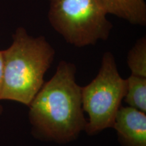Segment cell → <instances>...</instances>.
I'll use <instances>...</instances> for the list:
<instances>
[{
	"instance_id": "3",
	"label": "cell",
	"mask_w": 146,
	"mask_h": 146,
	"mask_svg": "<svg viewBox=\"0 0 146 146\" xmlns=\"http://www.w3.org/2000/svg\"><path fill=\"white\" fill-rule=\"evenodd\" d=\"M48 18L69 44L78 47L108 39L112 29L102 0H49Z\"/></svg>"
},
{
	"instance_id": "7",
	"label": "cell",
	"mask_w": 146,
	"mask_h": 146,
	"mask_svg": "<svg viewBox=\"0 0 146 146\" xmlns=\"http://www.w3.org/2000/svg\"><path fill=\"white\" fill-rule=\"evenodd\" d=\"M127 83L124 100L128 106L146 113V77L131 74L127 78Z\"/></svg>"
},
{
	"instance_id": "6",
	"label": "cell",
	"mask_w": 146,
	"mask_h": 146,
	"mask_svg": "<svg viewBox=\"0 0 146 146\" xmlns=\"http://www.w3.org/2000/svg\"><path fill=\"white\" fill-rule=\"evenodd\" d=\"M108 14L123 18L131 24L145 26L146 3L145 0H102Z\"/></svg>"
},
{
	"instance_id": "2",
	"label": "cell",
	"mask_w": 146,
	"mask_h": 146,
	"mask_svg": "<svg viewBox=\"0 0 146 146\" xmlns=\"http://www.w3.org/2000/svg\"><path fill=\"white\" fill-rule=\"evenodd\" d=\"M10 47L3 50V85L1 100L29 106L44 84L55 50L43 36L34 37L19 27Z\"/></svg>"
},
{
	"instance_id": "8",
	"label": "cell",
	"mask_w": 146,
	"mask_h": 146,
	"mask_svg": "<svg viewBox=\"0 0 146 146\" xmlns=\"http://www.w3.org/2000/svg\"><path fill=\"white\" fill-rule=\"evenodd\" d=\"M127 64L131 74L146 77V38L138 39L128 53Z\"/></svg>"
},
{
	"instance_id": "9",
	"label": "cell",
	"mask_w": 146,
	"mask_h": 146,
	"mask_svg": "<svg viewBox=\"0 0 146 146\" xmlns=\"http://www.w3.org/2000/svg\"><path fill=\"white\" fill-rule=\"evenodd\" d=\"M3 85V50H0V101H1V94ZM3 112V107L0 104V114Z\"/></svg>"
},
{
	"instance_id": "1",
	"label": "cell",
	"mask_w": 146,
	"mask_h": 146,
	"mask_svg": "<svg viewBox=\"0 0 146 146\" xmlns=\"http://www.w3.org/2000/svg\"><path fill=\"white\" fill-rule=\"evenodd\" d=\"M74 64L62 60L29 106L32 134L43 141L66 144L85 131L87 121L82 107L81 87Z\"/></svg>"
},
{
	"instance_id": "4",
	"label": "cell",
	"mask_w": 146,
	"mask_h": 146,
	"mask_svg": "<svg viewBox=\"0 0 146 146\" xmlns=\"http://www.w3.org/2000/svg\"><path fill=\"white\" fill-rule=\"evenodd\" d=\"M127 88V79L120 75L114 56L106 52L97 76L81 87L82 107L88 115L85 130L87 135H94L113 128Z\"/></svg>"
},
{
	"instance_id": "5",
	"label": "cell",
	"mask_w": 146,
	"mask_h": 146,
	"mask_svg": "<svg viewBox=\"0 0 146 146\" xmlns=\"http://www.w3.org/2000/svg\"><path fill=\"white\" fill-rule=\"evenodd\" d=\"M113 129L121 146H146V113L121 106Z\"/></svg>"
}]
</instances>
